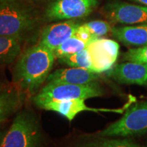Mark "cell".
I'll return each instance as SVG.
<instances>
[{
    "label": "cell",
    "mask_w": 147,
    "mask_h": 147,
    "mask_svg": "<svg viewBox=\"0 0 147 147\" xmlns=\"http://www.w3.org/2000/svg\"><path fill=\"white\" fill-rule=\"evenodd\" d=\"M55 59L53 51L40 44L27 49L13 71V80L18 89L25 95H34L47 80Z\"/></svg>",
    "instance_id": "6da1fadb"
},
{
    "label": "cell",
    "mask_w": 147,
    "mask_h": 147,
    "mask_svg": "<svg viewBox=\"0 0 147 147\" xmlns=\"http://www.w3.org/2000/svg\"><path fill=\"white\" fill-rule=\"evenodd\" d=\"M38 23L37 12L21 0H0V36L23 37Z\"/></svg>",
    "instance_id": "7a4b0ae2"
},
{
    "label": "cell",
    "mask_w": 147,
    "mask_h": 147,
    "mask_svg": "<svg viewBox=\"0 0 147 147\" xmlns=\"http://www.w3.org/2000/svg\"><path fill=\"white\" fill-rule=\"evenodd\" d=\"M104 91L97 81L83 84H49L47 83L34 97L35 105L40 107L42 104L51 102L82 99L87 100L102 96Z\"/></svg>",
    "instance_id": "3957f363"
},
{
    "label": "cell",
    "mask_w": 147,
    "mask_h": 147,
    "mask_svg": "<svg viewBox=\"0 0 147 147\" xmlns=\"http://www.w3.org/2000/svg\"><path fill=\"white\" fill-rule=\"evenodd\" d=\"M40 140L41 131L36 117L30 112L22 111L3 136L1 147H38Z\"/></svg>",
    "instance_id": "277c9868"
},
{
    "label": "cell",
    "mask_w": 147,
    "mask_h": 147,
    "mask_svg": "<svg viewBox=\"0 0 147 147\" xmlns=\"http://www.w3.org/2000/svg\"><path fill=\"white\" fill-rule=\"evenodd\" d=\"M147 133V101L136 103L119 120L99 133L100 138L129 137Z\"/></svg>",
    "instance_id": "5b68a950"
},
{
    "label": "cell",
    "mask_w": 147,
    "mask_h": 147,
    "mask_svg": "<svg viewBox=\"0 0 147 147\" xmlns=\"http://www.w3.org/2000/svg\"><path fill=\"white\" fill-rule=\"evenodd\" d=\"M98 5L97 0H54L49 5L45 16L49 21L85 17Z\"/></svg>",
    "instance_id": "8992f818"
},
{
    "label": "cell",
    "mask_w": 147,
    "mask_h": 147,
    "mask_svg": "<svg viewBox=\"0 0 147 147\" xmlns=\"http://www.w3.org/2000/svg\"><path fill=\"white\" fill-rule=\"evenodd\" d=\"M91 62V71L100 74L109 71L117 61L119 45L115 40L97 38L87 46Z\"/></svg>",
    "instance_id": "52a82bcc"
},
{
    "label": "cell",
    "mask_w": 147,
    "mask_h": 147,
    "mask_svg": "<svg viewBox=\"0 0 147 147\" xmlns=\"http://www.w3.org/2000/svg\"><path fill=\"white\" fill-rule=\"evenodd\" d=\"M102 12L112 23L147 24V7L115 0L104 5Z\"/></svg>",
    "instance_id": "ba28073f"
},
{
    "label": "cell",
    "mask_w": 147,
    "mask_h": 147,
    "mask_svg": "<svg viewBox=\"0 0 147 147\" xmlns=\"http://www.w3.org/2000/svg\"><path fill=\"white\" fill-rule=\"evenodd\" d=\"M110 78L124 84H136L147 87V63L125 62L107 71Z\"/></svg>",
    "instance_id": "9c48e42d"
},
{
    "label": "cell",
    "mask_w": 147,
    "mask_h": 147,
    "mask_svg": "<svg viewBox=\"0 0 147 147\" xmlns=\"http://www.w3.org/2000/svg\"><path fill=\"white\" fill-rule=\"evenodd\" d=\"M82 99L61 101V102H51L42 104L40 108L44 110L56 112L65 117L67 120L71 121L78 113L82 112H94V113H115L122 114L125 107L122 108H97L89 107L84 103Z\"/></svg>",
    "instance_id": "30bf717a"
},
{
    "label": "cell",
    "mask_w": 147,
    "mask_h": 147,
    "mask_svg": "<svg viewBox=\"0 0 147 147\" xmlns=\"http://www.w3.org/2000/svg\"><path fill=\"white\" fill-rule=\"evenodd\" d=\"M79 25L80 24L71 20L51 24L42 30L39 44L54 51L74 35Z\"/></svg>",
    "instance_id": "8fae6325"
},
{
    "label": "cell",
    "mask_w": 147,
    "mask_h": 147,
    "mask_svg": "<svg viewBox=\"0 0 147 147\" xmlns=\"http://www.w3.org/2000/svg\"><path fill=\"white\" fill-rule=\"evenodd\" d=\"M100 78L97 73L80 67L59 69L51 73L47 78L49 84H83L97 81Z\"/></svg>",
    "instance_id": "7c38bea8"
},
{
    "label": "cell",
    "mask_w": 147,
    "mask_h": 147,
    "mask_svg": "<svg viewBox=\"0 0 147 147\" xmlns=\"http://www.w3.org/2000/svg\"><path fill=\"white\" fill-rule=\"evenodd\" d=\"M111 34L113 38L126 46L142 47L147 45V24L113 27Z\"/></svg>",
    "instance_id": "4fadbf2b"
},
{
    "label": "cell",
    "mask_w": 147,
    "mask_h": 147,
    "mask_svg": "<svg viewBox=\"0 0 147 147\" xmlns=\"http://www.w3.org/2000/svg\"><path fill=\"white\" fill-rule=\"evenodd\" d=\"M25 96L18 89H5L0 93V123L21 107Z\"/></svg>",
    "instance_id": "5bb4252c"
},
{
    "label": "cell",
    "mask_w": 147,
    "mask_h": 147,
    "mask_svg": "<svg viewBox=\"0 0 147 147\" xmlns=\"http://www.w3.org/2000/svg\"><path fill=\"white\" fill-rule=\"evenodd\" d=\"M23 37L0 36V63H10L21 51Z\"/></svg>",
    "instance_id": "9a60e30c"
},
{
    "label": "cell",
    "mask_w": 147,
    "mask_h": 147,
    "mask_svg": "<svg viewBox=\"0 0 147 147\" xmlns=\"http://www.w3.org/2000/svg\"><path fill=\"white\" fill-rule=\"evenodd\" d=\"M90 43L73 36L53 51L56 59H61L73 55L86 49Z\"/></svg>",
    "instance_id": "2e32d148"
},
{
    "label": "cell",
    "mask_w": 147,
    "mask_h": 147,
    "mask_svg": "<svg viewBox=\"0 0 147 147\" xmlns=\"http://www.w3.org/2000/svg\"><path fill=\"white\" fill-rule=\"evenodd\" d=\"M77 147H143L131 140L119 138H100L93 140L81 144Z\"/></svg>",
    "instance_id": "e0dca14e"
},
{
    "label": "cell",
    "mask_w": 147,
    "mask_h": 147,
    "mask_svg": "<svg viewBox=\"0 0 147 147\" xmlns=\"http://www.w3.org/2000/svg\"><path fill=\"white\" fill-rule=\"evenodd\" d=\"M59 61L72 67H80L91 71V62L87 49L74 54L59 59Z\"/></svg>",
    "instance_id": "ac0fdd59"
},
{
    "label": "cell",
    "mask_w": 147,
    "mask_h": 147,
    "mask_svg": "<svg viewBox=\"0 0 147 147\" xmlns=\"http://www.w3.org/2000/svg\"><path fill=\"white\" fill-rule=\"evenodd\" d=\"M123 60L135 63H147V45L129 49L123 54Z\"/></svg>",
    "instance_id": "d6986e66"
},
{
    "label": "cell",
    "mask_w": 147,
    "mask_h": 147,
    "mask_svg": "<svg viewBox=\"0 0 147 147\" xmlns=\"http://www.w3.org/2000/svg\"><path fill=\"white\" fill-rule=\"evenodd\" d=\"M83 25L93 36L97 38L107 34L112 30L111 26L108 22L100 20L90 21L83 24Z\"/></svg>",
    "instance_id": "ffe728a7"
},
{
    "label": "cell",
    "mask_w": 147,
    "mask_h": 147,
    "mask_svg": "<svg viewBox=\"0 0 147 147\" xmlns=\"http://www.w3.org/2000/svg\"><path fill=\"white\" fill-rule=\"evenodd\" d=\"M132 1L142 3V4H144V5H147V0H132Z\"/></svg>",
    "instance_id": "44dd1931"
},
{
    "label": "cell",
    "mask_w": 147,
    "mask_h": 147,
    "mask_svg": "<svg viewBox=\"0 0 147 147\" xmlns=\"http://www.w3.org/2000/svg\"><path fill=\"white\" fill-rule=\"evenodd\" d=\"M5 86L4 84L0 83V93H1V91H3V90H5Z\"/></svg>",
    "instance_id": "7402d4cb"
},
{
    "label": "cell",
    "mask_w": 147,
    "mask_h": 147,
    "mask_svg": "<svg viewBox=\"0 0 147 147\" xmlns=\"http://www.w3.org/2000/svg\"><path fill=\"white\" fill-rule=\"evenodd\" d=\"M2 135H1V133L0 132V147H1V140H2Z\"/></svg>",
    "instance_id": "603a6c76"
}]
</instances>
